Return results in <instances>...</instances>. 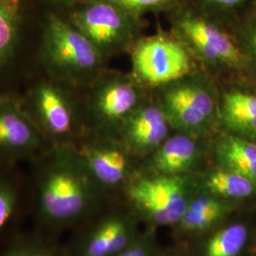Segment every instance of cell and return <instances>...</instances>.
I'll use <instances>...</instances> for the list:
<instances>
[{
  "label": "cell",
  "instance_id": "obj_17",
  "mask_svg": "<svg viewBox=\"0 0 256 256\" xmlns=\"http://www.w3.org/2000/svg\"><path fill=\"white\" fill-rule=\"evenodd\" d=\"M214 156L220 167L256 183V144L252 140L227 133L218 140Z\"/></svg>",
  "mask_w": 256,
  "mask_h": 256
},
{
  "label": "cell",
  "instance_id": "obj_13",
  "mask_svg": "<svg viewBox=\"0 0 256 256\" xmlns=\"http://www.w3.org/2000/svg\"><path fill=\"white\" fill-rule=\"evenodd\" d=\"M173 130L164 110L150 96L122 124L118 136L129 152H154Z\"/></svg>",
  "mask_w": 256,
  "mask_h": 256
},
{
  "label": "cell",
  "instance_id": "obj_8",
  "mask_svg": "<svg viewBox=\"0 0 256 256\" xmlns=\"http://www.w3.org/2000/svg\"><path fill=\"white\" fill-rule=\"evenodd\" d=\"M150 93L130 72L106 70L82 90L88 133L117 137L122 124Z\"/></svg>",
  "mask_w": 256,
  "mask_h": 256
},
{
  "label": "cell",
  "instance_id": "obj_7",
  "mask_svg": "<svg viewBox=\"0 0 256 256\" xmlns=\"http://www.w3.org/2000/svg\"><path fill=\"white\" fill-rule=\"evenodd\" d=\"M154 92L176 132L203 138L220 126L218 86L209 74L198 70Z\"/></svg>",
  "mask_w": 256,
  "mask_h": 256
},
{
  "label": "cell",
  "instance_id": "obj_16",
  "mask_svg": "<svg viewBox=\"0 0 256 256\" xmlns=\"http://www.w3.org/2000/svg\"><path fill=\"white\" fill-rule=\"evenodd\" d=\"M129 230L124 218L106 216L92 226L75 250L74 256H114L129 244Z\"/></svg>",
  "mask_w": 256,
  "mask_h": 256
},
{
  "label": "cell",
  "instance_id": "obj_23",
  "mask_svg": "<svg viewBox=\"0 0 256 256\" xmlns=\"http://www.w3.org/2000/svg\"><path fill=\"white\" fill-rule=\"evenodd\" d=\"M212 18L230 27L239 14L254 0H187Z\"/></svg>",
  "mask_w": 256,
  "mask_h": 256
},
{
  "label": "cell",
  "instance_id": "obj_1",
  "mask_svg": "<svg viewBox=\"0 0 256 256\" xmlns=\"http://www.w3.org/2000/svg\"><path fill=\"white\" fill-rule=\"evenodd\" d=\"M30 164L38 230L55 236L93 208L101 191L74 146H48Z\"/></svg>",
  "mask_w": 256,
  "mask_h": 256
},
{
  "label": "cell",
  "instance_id": "obj_27",
  "mask_svg": "<svg viewBox=\"0 0 256 256\" xmlns=\"http://www.w3.org/2000/svg\"><path fill=\"white\" fill-rule=\"evenodd\" d=\"M55 4H66V3H70V2H74L76 0H50Z\"/></svg>",
  "mask_w": 256,
  "mask_h": 256
},
{
  "label": "cell",
  "instance_id": "obj_3",
  "mask_svg": "<svg viewBox=\"0 0 256 256\" xmlns=\"http://www.w3.org/2000/svg\"><path fill=\"white\" fill-rule=\"evenodd\" d=\"M106 62L50 0L40 21L36 52L37 68L84 90L108 70Z\"/></svg>",
  "mask_w": 256,
  "mask_h": 256
},
{
  "label": "cell",
  "instance_id": "obj_11",
  "mask_svg": "<svg viewBox=\"0 0 256 256\" xmlns=\"http://www.w3.org/2000/svg\"><path fill=\"white\" fill-rule=\"evenodd\" d=\"M130 202L160 225L180 223L188 205L185 176L154 174L128 185Z\"/></svg>",
  "mask_w": 256,
  "mask_h": 256
},
{
  "label": "cell",
  "instance_id": "obj_26",
  "mask_svg": "<svg viewBox=\"0 0 256 256\" xmlns=\"http://www.w3.org/2000/svg\"><path fill=\"white\" fill-rule=\"evenodd\" d=\"M114 256H147L146 250L140 246L128 247L118 254Z\"/></svg>",
  "mask_w": 256,
  "mask_h": 256
},
{
  "label": "cell",
  "instance_id": "obj_5",
  "mask_svg": "<svg viewBox=\"0 0 256 256\" xmlns=\"http://www.w3.org/2000/svg\"><path fill=\"white\" fill-rule=\"evenodd\" d=\"M50 0H0V92H18L36 68L40 21Z\"/></svg>",
  "mask_w": 256,
  "mask_h": 256
},
{
  "label": "cell",
  "instance_id": "obj_6",
  "mask_svg": "<svg viewBox=\"0 0 256 256\" xmlns=\"http://www.w3.org/2000/svg\"><path fill=\"white\" fill-rule=\"evenodd\" d=\"M55 5L106 61L128 52L142 36V18L112 0H76Z\"/></svg>",
  "mask_w": 256,
  "mask_h": 256
},
{
  "label": "cell",
  "instance_id": "obj_19",
  "mask_svg": "<svg viewBox=\"0 0 256 256\" xmlns=\"http://www.w3.org/2000/svg\"><path fill=\"white\" fill-rule=\"evenodd\" d=\"M202 185L206 192L218 198H245L256 190V182L220 166L212 169L203 176Z\"/></svg>",
  "mask_w": 256,
  "mask_h": 256
},
{
  "label": "cell",
  "instance_id": "obj_4",
  "mask_svg": "<svg viewBox=\"0 0 256 256\" xmlns=\"http://www.w3.org/2000/svg\"><path fill=\"white\" fill-rule=\"evenodd\" d=\"M165 16L169 30L202 72L214 78L252 70V64L228 25L208 16L188 1Z\"/></svg>",
  "mask_w": 256,
  "mask_h": 256
},
{
  "label": "cell",
  "instance_id": "obj_12",
  "mask_svg": "<svg viewBox=\"0 0 256 256\" xmlns=\"http://www.w3.org/2000/svg\"><path fill=\"white\" fill-rule=\"evenodd\" d=\"M74 148L92 182L102 190L126 182L129 174V151L115 136L88 133Z\"/></svg>",
  "mask_w": 256,
  "mask_h": 256
},
{
  "label": "cell",
  "instance_id": "obj_15",
  "mask_svg": "<svg viewBox=\"0 0 256 256\" xmlns=\"http://www.w3.org/2000/svg\"><path fill=\"white\" fill-rule=\"evenodd\" d=\"M198 138L189 134L176 132L156 149L150 160L154 174L184 176L198 164L202 149Z\"/></svg>",
  "mask_w": 256,
  "mask_h": 256
},
{
  "label": "cell",
  "instance_id": "obj_24",
  "mask_svg": "<svg viewBox=\"0 0 256 256\" xmlns=\"http://www.w3.org/2000/svg\"><path fill=\"white\" fill-rule=\"evenodd\" d=\"M239 16L241 18L240 37L236 36V39L254 68L256 64V0L243 10Z\"/></svg>",
  "mask_w": 256,
  "mask_h": 256
},
{
  "label": "cell",
  "instance_id": "obj_10",
  "mask_svg": "<svg viewBox=\"0 0 256 256\" xmlns=\"http://www.w3.org/2000/svg\"><path fill=\"white\" fill-rule=\"evenodd\" d=\"M48 147L24 110L18 92H0V165L30 162Z\"/></svg>",
  "mask_w": 256,
  "mask_h": 256
},
{
  "label": "cell",
  "instance_id": "obj_2",
  "mask_svg": "<svg viewBox=\"0 0 256 256\" xmlns=\"http://www.w3.org/2000/svg\"><path fill=\"white\" fill-rule=\"evenodd\" d=\"M18 94L28 116L48 146H74L88 133L81 90L36 66Z\"/></svg>",
  "mask_w": 256,
  "mask_h": 256
},
{
  "label": "cell",
  "instance_id": "obj_18",
  "mask_svg": "<svg viewBox=\"0 0 256 256\" xmlns=\"http://www.w3.org/2000/svg\"><path fill=\"white\" fill-rule=\"evenodd\" d=\"M22 183L14 167L0 165V238L5 236L18 220L22 210Z\"/></svg>",
  "mask_w": 256,
  "mask_h": 256
},
{
  "label": "cell",
  "instance_id": "obj_14",
  "mask_svg": "<svg viewBox=\"0 0 256 256\" xmlns=\"http://www.w3.org/2000/svg\"><path fill=\"white\" fill-rule=\"evenodd\" d=\"M218 122L227 133L256 140V90L236 86L218 88Z\"/></svg>",
  "mask_w": 256,
  "mask_h": 256
},
{
  "label": "cell",
  "instance_id": "obj_25",
  "mask_svg": "<svg viewBox=\"0 0 256 256\" xmlns=\"http://www.w3.org/2000/svg\"><path fill=\"white\" fill-rule=\"evenodd\" d=\"M131 14L144 18L147 14H167L187 0H112Z\"/></svg>",
  "mask_w": 256,
  "mask_h": 256
},
{
  "label": "cell",
  "instance_id": "obj_21",
  "mask_svg": "<svg viewBox=\"0 0 256 256\" xmlns=\"http://www.w3.org/2000/svg\"><path fill=\"white\" fill-rule=\"evenodd\" d=\"M0 256H64L54 236L41 230L14 238Z\"/></svg>",
  "mask_w": 256,
  "mask_h": 256
},
{
  "label": "cell",
  "instance_id": "obj_9",
  "mask_svg": "<svg viewBox=\"0 0 256 256\" xmlns=\"http://www.w3.org/2000/svg\"><path fill=\"white\" fill-rule=\"evenodd\" d=\"M131 72L135 80L153 92L200 70L182 43L168 30L140 37L131 46Z\"/></svg>",
  "mask_w": 256,
  "mask_h": 256
},
{
  "label": "cell",
  "instance_id": "obj_22",
  "mask_svg": "<svg viewBox=\"0 0 256 256\" xmlns=\"http://www.w3.org/2000/svg\"><path fill=\"white\" fill-rule=\"evenodd\" d=\"M245 225L236 223L220 230L209 239L206 256H238L247 242Z\"/></svg>",
  "mask_w": 256,
  "mask_h": 256
},
{
  "label": "cell",
  "instance_id": "obj_20",
  "mask_svg": "<svg viewBox=\"0 0 256 256\" xmlns=\"http://www.w3.org/2000/svg\"><path fill=\"white\" fill-rule=\"evenodd\" d=\"M225 212L226 207L220 198L208 192L196 196L188 203L180 224L186 230H205L218 223Z\"/></svg>",
  "mask_w": 256,
  "mask_h": 256
}]
</instances>
